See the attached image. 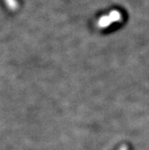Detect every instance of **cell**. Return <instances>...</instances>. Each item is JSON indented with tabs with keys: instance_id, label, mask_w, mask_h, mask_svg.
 <instances>
[]
</instances>
